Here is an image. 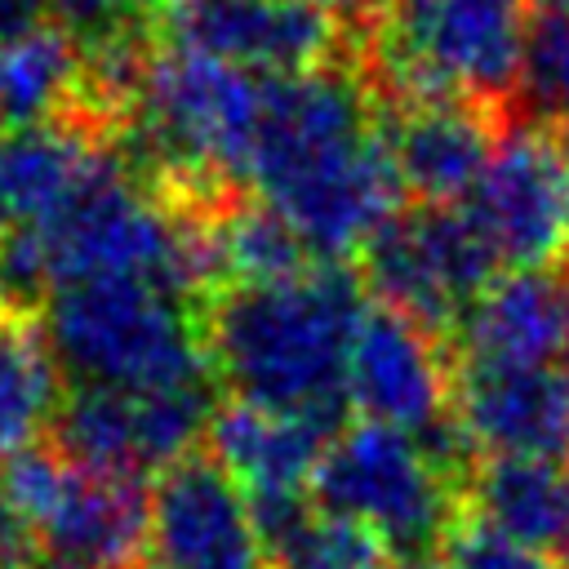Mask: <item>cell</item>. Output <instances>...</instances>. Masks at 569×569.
Masks as SVG:
<instances>
[{"label":"cell","instance_id":"cell-1","mask_svg":"<svg viewBox=\"0 0 569 569\" xmlns=\"http://www.w3.org/2000/svg\"><path fill=\"white\" fill-rule=\"evenodd\" d=\"M249 187L320 262L360 253L405 200L365 80L347 67L271 76L262 89Z\"/></svg>","mask_w":569,"mask_h":569},{"label":"cell","instance_id":"cell-2","mask_svg":"<svg viewBox=\"0 0 569 569\" xmlns=\"http://www.w3.org/2000/svg\"><path fill=\"white\" fill-rule=\"evenodd\" d=\"M365 307L360 276L342 262H316L280 284L218 289L200 302L218 387L231 400L342 431L347 356Z\"/></svg>","mask_w":569,"mask_h":569},{"label":"cell","instance_id":"cell-3","mask_svg":"<svg viewBox=\"0 0 569 569\" xmlns=\"http://www.w3.org/2000/svg\"><path fill=\"white\" fill-rule=\"evenodd\" d=\"M262 89L267 76L196 49L164 44L147 53L124 124L173 204L209 213L236 200V187L249 182Z\"/></svg>","mask_w":569,"mask_h":569},{"label":"cell","instance_id":"cell-4","mask_svg":"<svg viewBox=\"0 0 569 569\" xmlns=\"http://www.w3.org/2000/svg\"><path fill=\"white\" fill-rule=\"evenodd\" d=\"M40 333L62 373L111 391L218 387L204 311L151 280L58 284L40 302Z\"/></svg>","mask_w":569,"mask_h":569},{"label":"cell","instance_id":"cell-5","mask_svg":"<svg viewBox=\"0 0 569 569\" xmlns=\"http://www.w3.org/2000/svg\"><path fill=\"white\" fill-rule=\"evenodd\" d=\"M529 0H400L373 36V71L391 107L516 98Z\"/></svg>","mask_w":569,"mask_h":569},{"label":"cell","instance_id":"cell-6","mask_svg":"<svg viewBox=\"0 0 569 569\" xmlns=\"http://www.w3.org/2000/svg\"><path fill=\"white\" fill-rule=\"evenodd\" d=\"M316 507L369 529L387 556L422 565L436 556L445 529L462 511V480H453L422 436L356 422L342 427L316 467Z\"/></svg>","mask_w":569,"mask_h":569},{"label":"cell","instance_id":"cell-7","mask_svg":"<svg viewBox=\"0 0 569 569\" xmlns=\"http://www.w3.org/2000/svg\"><path fill=\"white\" fill-rule=\"evenodd\" d=\"M4 493L53 569H138L151 529V489L89 471L58 449L4 458Z\"/></svg>","mask_w":569,"mask_h":569},{"label":"cell","instance_id":"cell-8","mask_svg":"<svg viewBox=\"0 0 569 569\" xmlns=\"http://www.w3.org/2000/svg\"><path fill=\"white\" fill-rule=\"evenodd\" d=\"M493 267L458 204L405 209L360 249V284L373 302L431 333H453L462 311L493 280Z\"/></svg>","mask_w":569,"mask_h":569},{"label":"cell","instance_id":"cell-9","mask_svg":"<svg viewBox=\"0 0 569 569\" xmlns=\"http://www.w3.org/2000/svg\"><path fill=\"white\" fill-rule=\"evenodd\" d=\"M213 387L187 391H111V387H76L58 418L53 440L58 453L107 476H160L209 431Z\"/></svg>","mask_w":569,"mask_h":569},{"label":"cell","instance_id":"cell-10","mask_svg":"<svg viewBox=\"0 0 569 569\" xmlns=\"http://www.w3.org/2000/svg\"><path fill=\"white\" fill-rule=\"evenodd\" d=\"M458 209L493 262L507 271H547L569 249V204L556 142L538 129L502 133Z\"/></svg>","mask_w":569,"mask_h":569},{"label":"cell","instance_id":"cell-11","mask_svg":"<svg viewBox=\"0 0 569 569\" xmlns=\"http://www.w3.org/2000/svg\"><path fill=\"white\" fill-rule=\"evenodd\" d=\"M151 569H276L240 485L204 453L151 480Z\"/></svg>","mask_w":569,"mask_h":569},{"label":"cell","instance_id":"cell-12","mask_svg":"<svg viewBox=\"0 0 569 569\" xmlns=\"http://www.w3.org/2000/svg\"><path fill=\"white\" fill-rule=\"evenodd\" d=\"M160 22L169 44L267 80L329 67L338 49L333 13L307 0H169Z\"/></svg>","mask_w":569,"mask_h":569},{"label":"cell","instance_id":"cell-13","mask_svg":"<svg viewBox=\"0 0 569 569\" xmlns=\"http://www.w3.org/2000/svg\"><path fill=\"white\" fill-rule=\"evenodd\" d=\"M449 396L453 373L440 360L436 333L369 302L347 356V405L360 409L365 422L427 436L449 418Z\"/></svg>","mask_w":569,"mask_h":569},{"label":"cell","instance_id":"cell-14","mask_svg":"<svg viewBox=\"0 0 569 569\" xmlns=\"http://www.w3.org/2000/svg\"><path fill=\"white\" fill-rule=\"evenodd\" d=\"M449 413L489 458L569 453V387L551 365H458Z\"/></svg>","mask_w":569,"mask_h":569},{"label":"cell","instance_id":"cell-15","mask_svg":"<svg viewBox=\"0 0 569 569\" xmlns=\"http://www.w3.org/2000/svg\"><path fill=\"white\" fill-rule=\"evenodd\" d=\"M382 133L405 191L422 204H462L498 147L493 107L467 98L396 107L391 120H382Z\"/></svg>","mask_w":569,"mask_h":569},{"label":"cell","instance_id":"cell-16","mask_svg":"<svg viewBox=\"0 0 569 569\" xmlns=\"http://www.w3.org/2000/svg\"><path fill=\"white\" fill-rule=\"evenodd\" d=\"M209 458L240 485L249 502L302 498L316 480V467L338 431H325L307 418L227 400L209 418Z\"/></svg>","mask_w":569,"mask_h":569},{"label":"cell","instance_id":"cell-17","mask_svg":"<svg viewBox=\"0 0 569 569\" xmlns=\"http://www.w3.org/2000/svg\"><path fill=\"white\" fill-rule=\"evenodd\" d=\"M458 365H551L565 338V289L547 271H507L453 325Z\"/></svg>","mask_w":569,"mask_h":569},{"label":"cell","instance_id":"cell-18","mask_svg":"<svg viewBox=\"0 0 569 569\" xmlns=\"http://www.w3.org/2000/svg\"><path fill=\"white\" fill-rule=\"evenodd\" d=\"M107 147L80 120L9 129L0 138V222L4 231H36L93 173Z\"/></svg>","mask_w":569,"mask_h":569},{"label":"cell","instance_id":"cell-19","mask_svg":"<svg viewBox=\"0 0 569 569\" xmlns=\"http://www.w3.org/2000/svg\"><path fill=\"white\" fill-rule=\"evenodd\" d=\"M462 507L538 556H569L565 458H489L471 467Z\"/></svg>","mask_w":569,"mask_h":569},{"label":"cell","instance_id":"cell-20","mask_svg":"<svg viewBox=\"0 0 569 569\" xmlns=\"http://www.w3.org/2000/svg\"><path fill=\"white\" fill-rule=\"evenodd\" d=\"M204 236H209L213 293L240 289V284H280V280H293L320 262L307 249V240L262 200L236 196L222 209H209Z\"/></svg>","mask_w":569,"mask_h":569},{"label":"cell","instance_id":"cell-21","mask_svg":"<svg viewBox=\"0 0 569 569\" xmlns=\"http://www.w3.org/2000/svg\"><path fill=\"white\" fill-rule=\"evenodd\" d=\"M76 98H84V53L58 22H44L0 49V124L31 129L80 120Z\"/></svg>","mask_w":569,"mask_h":569},{"label":"cell","instance_id":"cell-22","mask_svg":"<svg viewBox=\"0 0 569 569\" xmlns=\"http://www.w3.org/2000/svg\"><path fill=\"white\" fill-rule=\"evenodd\" d=\"M62 409V369L31 320H0V458L36 449Z\"/></svg>","mask_w":569,"mask_h":569},{"label":"cell","instance_id":"cell-23","mask_svg":"<svg viewBox=\"0 0 569 569\" xmlns=\"http://www.w3.org/2000/svg\"><path fill=\"white\" fill-rule=\"evenodd\" d=\"M387 547L351 525V520H338L329 511L316 507V516L271 556L276 569H387Z\"/></svg>","mask_w":569,"mask_h":569},{"label":"cell","instance_id":"cell-24","mask_svg":"<svg viewBox=\"0 0 569 569\" xmlns=\"http://www.w3.org/2000/svg\"><path fill=\"white\" fill-rule=\"evenodd\" d=\"M516 98L542 120L569 124V18H533Z\"/></svg>","mask_w":569,"mask_h":569},{"label":"cell","instance_id":"cell-25","mask_svg":"<svg viewBox=\"0 0 569 569\" xmlns=\"http://www.w3.org/2000/svg\"><path fill=\"white\" fill-rule=\"evenodd\" d=\"M431 565L436 569H547V560L538 551H529L525 542L507 538L502 529H493L489 520L471 516L467 507L445 529Z\"/></svg>","mask_w":569,"mask_h":569},{"label":"cell","instance_id":"cell-26","mask_svg":"<svg viewBox=\"0 0 569 569\" xmlns=\"http://www.w3.org/2000/svg\"><path fill=\"white\" fill-rule=\"evenodd\" d=\"M49 9L58 13V27L76 36L80 49H93L107 40L142 36L147 0H49Z\"/></svg>","mask_w":569,"mask_h":569},{"label":"cell","instance_id":"cell-27","mask_svg":"<svg viewBox=\"0 0 569 569\" xmlns=\"http://www.w3.org/2000/svg\"><path fill=\"white\" fill-rule=\"evenodd\" d=\"M44 13H49V0H0V49L44 27Z\"/></svg>","mask_w":569,"mask_h":569},{"label":"cell","instance_id":"cell-28","mask_svg":"<svg viewBox=\"0 0 569 569\" xmlns=\"http://www.w3.org/2000/svg\"><path fill=\"white\" fill-rule=\"evenodd\" d=\"M556 156H560V178H565V204H569V124L556 133Z\"/></svg>","mask_w":569,"mask_h":569},{"label":"cell","instance_id":"cell-29","mask_svg":"<svg viewBox=\"0 0 569 569\" xmlns=\"http://www.w3.org/2000/svg\"><path fill=\"white\" fill-rule=\"evenodd\" d=\"M542 18H569V0H529Z\"/></svg>","mask_w":569,"mask_h":569},{"label":"cell","instance_id":"cell-30","mask_svg":"<svg viewBox=\"0 0 569 569\" xmlns=\"http://www.w3.org/2000/svg\"><path fill=\"white\" fill-rule=\"evenodd\" d=\"M307 4H316V9H325V13H351L360 0H307Z\"/></svg>","mask_w":569,"mask_h":569},{"label":"cell","instance_id":"cell-31","mask_svg":"<svg viewBox=\"0 0 569 569\" xmlns=\"http://www.w3.org/2000/svg\"><path fill=\"white\" fill-rule=\"evenodd\" d=\"M560 356H565L560 378H565V387H569V293H565V338H560Z\"/></svg>","mask_w":569,"mask_h":569},{"label":"cell","instance_id":"cell-32","mask_svg":"<svg viewBox=\"0 0 569 569\" xmlns=\"http://www.w3.org/2000/svg\"><path fill=\"white\" fill-rule=\"evenodd\" d=\"M13 293H9V276H4V262H0V311H4V302H9Z\"/></svg>","mask_w":569,"mask_h":569},{"label":"cell","instance_id":"cell-33","mask_svg":"<svg viewBox=\"0 0 569 569\" xmlns=\"http://www.w3.org/2000/svg\"><path fill=\"white\" fill-rule=\"evenodd\" d=\"M378 4H400V0H378Z\"/></svg>","mask_w":569,"mask_h":569},{"label":"cell","instance_id":"cell-34","mask_svg":"<svg viewBox=\"0 0 569 569\" xmlns=\"http://www.w3.org/2000/svg\"><path fill=\"white\" fill-rule=\"evenodd\" d=\"M400 569H418V565H400Z\"/></svg>","mask_w":569,"mask_h":569}]
</instances>
